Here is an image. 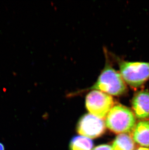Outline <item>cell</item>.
I'll use <instances>...</instances> for the list:
<instances>
[{
    "instance_id": "1",
    "label": "cell",
    "mask_w": 149,
    "mask_h": 150,
    "mask_svg": "<svg viewBox=\"0 0 149 150\" xmlns=\"http://www.w3.org/2000/svg\"><path fill=\"white\" fill-rule=\"evenodd\" d=\"M89 89L96 90L112 96H120L127 91L121 74L108 63L95 83Z\"/></svg>"
},
{
    "instance_id": "2",
    "label": "cell",
    "mask_w": 149,
    "mask_h": 150,
    "mask_svg": "<svg viewBox=\"0 0 149 150\" xmlns=\"http://www.w3.org/2000/svg\"><path fill=\"white\" fill-rule=\"evenodd\" d=\"M105 125L111 132L122 134L133 131L136 125V119L132 111L122 105H113L107 114Z\"/></svg>"
},
{
    "instance_id": "3",
    "label": "cell",
    "mask_w": 149,
    "mask_h": 150,
    "mask_svg": "<svg viewBox=\"0 0 149 150\" xmlns=\"http://www.w3.org/2000/svg\"><path fill=\"white\" fill-rule=\"evenodd\" d=\"M119 73L125 83L139 88L149 79V62L119 61Z\"/></svg>"
},
{
    "instance_id": "4",
    "label": "cell",
    "mask_w": 149,
    "mask_h": 150,
    "mask_svg": "<svg viewBox=\"0 0 149 150\" xmlns=\"http://www.w3.org/2000/svg\"><path fill=\"white\" fill-rule=\"evenodd\" d=\"M114 101L110 95L96 90H92L86 95L85 105L90 113L103 119L106 117L114 105Z\"/></svg>"
},
{
    "instance_id": "5",
    "label": "cell",
    "mask_w": 149,
    "mask_h": 150,
    "mask_svg": "<svg viewBox=\"0 0 149 150\" xmlns=\"http://www.w3.org/2000/svg\"><path fill=\"white\" fill-rule=\"evenodd\" d=\"M76 129L77 133L89 139H96L105 133L104 122L91 114L83 115L79 120Z\"/></svg>"
},
{
    "instance_id": "6",
    "label": "cell",
    "mask_w": 149,
    "mask_h": 150,
    "mask_svg": "<svg viewBox=\"0 0 149 150\" xmlns=\"http://www.w3.org/2000/svg\"><path fill=\"white\" fill-rule=\"evenodd\" d=\"M132 108L138 119L149 117V91H141L136 93L133 98Z\"/></svg>"
},
{
    "instance_id": "7",
    "label": "cell",
    "mask_w": 149,
    "mask_h": 150,
    "mask_svg": "<svg viewBox=\"0 0 149 150\" xmlns=\"http://www.w3.org/2000/svg\"><path fill=\"white\" fill-rule=\"evenodd\" d=\"M132 137L136 143L143 147L149 148V122H138L133 130Z\"/></svg>"
},
{
    "instance_id": "8",
    "label": "cell",
    "mask_w": 149,
    "mask_h": 150,
    "mask_svg": "<svg viewBox=\"0 0 149 150\" xmlns=\"http://www.w3.org/2000/svg\"><path fill=\"white\" fill-rule=\"evenodd\" d=\"M113 150H134V141L131 136L127 134H119L113 142Z\"/></svg>"
},
{
    "instance_id": "9",
    "label": "cell",
    "mask_w": 149,
    "mask_h": 150,
    "mask_svg": "<svg viewBox=\"0 0 149 150\" xmlns=\"http://www.w3.org/2000/svg\"><path fill=\"white\" fill-rule=\"evenodd\" d=\"M92 140L82 136L74 137L69 143L70 150H93Z\"/></svg>"
},
{
    "instance_id": "10",
    "label": "cell",
    "mask_w": 149,
    "mask_h": 150,
    "mask_svg": "<svg viewBox=\"0 0 149 150\" xmlns=\"http://www.w3.org/2000/svg\"><path fill=\"white\" fill-rule=\"evenodd\" d=\"M93 150H113V149L110 145L101 144L96 146Z\"/></svg>"
},
{
    "instance_id": "11",
    "label": "cell",
    "mask_w": 149,
    "mask_h": 150,
    "mask_svg": "<svg viewBox=\"0 0 149 150\" xmlns=\"http://www.w3.org/2000/svg\"><path fill=\"white\" fill-rule=\"evenodd\" d=\"M135 150H149V148L143 147H141L138 148V149H136Z\"/></svg>"
},
{
    "instance_id": "12",
    "label": "cell",
    "mask_w": 149,
    "mask_h": 150,
    "mask_svg": "<svg viewBox=\"0 0 149 150\" xmlns=\"http://www.w3.org/2000/svg\"><path fill=\"white\" fill-rule=\"evenodd\" d=\"M0 150H5V148L4 146L3 143L0 142Z\"/></svg>"
}]
</instances>
